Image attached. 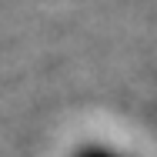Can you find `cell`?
<instances>
[{"label": "cell", "mask_w": 157, "mask_h": 157, "mask_svg": "<svg viewBox=\"0 0 157 157\" xmlns=\"http://www.w3.org/2000/svg\"><path fill=\"white\" fill-rule=\"evenodd\" d=\"M74 157H127L121 151H110V147H100V144H87V147H80Z\"/></svg>", "instance_id": "6da1fadb"}]
</instances>
